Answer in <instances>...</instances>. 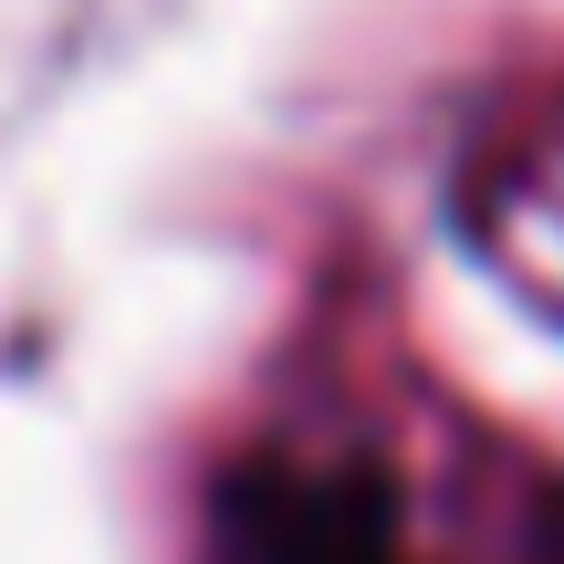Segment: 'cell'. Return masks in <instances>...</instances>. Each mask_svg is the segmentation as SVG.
Returning a JSON list of instances; mask_svg holds the SVG:
<instances>
[{
    "mask_svg": "<svg viewBox=\"0 0 564 564\" xmlns=\"http://www.w3.org/2000/svg\"><path fill=\"white\" fill-rule=\"evenodd\" d=\"M220 544H230V564H408L387 481H366V470H303V460L230 470Z\"/></svg>",
    "mask_w": 564,
    "mask_h": 564,
    "instance_id": "1",
    "label": "cell"
}]
</instances>
